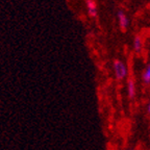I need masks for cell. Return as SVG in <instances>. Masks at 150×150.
I'll list each match as a JSON object with an SVG mask.
<instances>
[{
    "label": "cell",
    "mask_w": 150,
    "mask_h": 150,
    "mask_svg": "<svg viewBox=\"0 0 150 150\" xmlns=\"http://www.w3.org/2000/svg\"><path fill=\"white\" fill-rule=\"evenodd\" d=\"M147 110H148V112L150 114V103L148 104V108H147Z\"/></svg>",
    "instance_id": "cell-7"
},
{
    "label": "cell",
    "mask_w": 150,
    "mask_h": 150,
    "mask_svg": "<svg viewBox=\"0 0 150 150\" xmlns=\"http://www.w3.org/2000/svg\"><path fill=\"white\" fill-rule=\"evenodd\" d=\"M87 6L89 11V15L93 18L97 16V4L95 0H87Z\"/></svg>",
    "instance_id": "cell-3"
},
{
    "label": "cell",
    "mask_w": 150,
    "mask_h": 150,
    "mask_svg": "<svg viewBox=\"0 0 150 150\" xmlns=\"http://www.w3.org/2000/svg\"><path fill=\"white\" fill-rule=\"evenodd\" d=\"M142 49H143V40L140 35H136L134 39V50L137 53H140L142 52Z\"/></svg>",
    "instance_id": "cell-4"
},
{
    "label": "cell",
    "mask_w": 150,
    "mask_h": 150,
    "mask_svg": "<svg viewBox=\"0 0 150 150\" xmlns=\"http://www.w3.org/2000/svg\"><path fill=\"white\" fill-rule=\"evenodd\" d=\"M117 17H118V22H119V25H120V28L125 30L127 27H128V24H129V21H128V18L127 16L124 14V12H122V11H119L117 14Z\"/></svg>",
    "instance_id": "cell-2"
},
{
    "label": "cell",
    "mask_w": 150,
    "mask_h": 150,
    "mask_svg": "<svg viewBox=\"0 0 150 150\" xmlns=\"http://www.w3.org/2000/svg\"><path fill=\"white\" fill-rule=\"evenodd\" d=\"M143 79H144V81H145L146 83H149V82H150V65L148 66L147 68H146L145 72H144Z\"/></svg>",
    "instance_id": "cell-6"
},
{
    "label": "cell",
    "mask_w": 150,
    "mask_h": 150,
    "mask_svg": "<svg viewBox=\"0 0 150 150\" xmlns=\"http://www.w3.org/2000/svg\"><path fill=\"white\" fill-rule=\"evenodd\" d=\"M127 92H128L129 98L134 99V95H136V86H134V81L132 79H129L127 82Z\"/></svg>",
    "instance_id": "cell-5"
},
{
    "label": "cell",
    "mask_w": 150,
    "mask_h": 150,
    "mask_svg": "<svg viewBox=\"0 0 150 150\" xmlns=\"http://www.w3.org/2000/svg\"><path fill=\"white\" fill-rule=\"evenodd\" d=\"M114 72H115L116 78L119 80L124 79L127 75V67L123 62L121 61H115L114 62Z\"/></svg>",
    "instance_id": "cell-1"
}]
</instances>
